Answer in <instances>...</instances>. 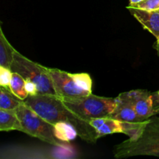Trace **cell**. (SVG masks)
Here are the masks:
<instances>
[{"label":"cell","mask_w":159,"mask_h":159,"mask_svg":"<svg viewBox=\"0 0 159 159\" xmlns=\"http://www.w3.org/2000/svg\"><path fill=\"white\" fill-rule=\"evenodd\" d=\"M113 154L116 158L139 155L159 157V117L154 116L145 120L134 135L113 148Z\"/></svg>","instance_id":"obj_2"},{"label":"cell","mask_w":159,"mask_h":159,"mask_svg":"<svg viewBox=\"0 0 159 159\" xmlns=\"http://www.w3.org/2000/svg\"><path fill=\"white\" fill-rule=\"evenodd\" d=\"M154 48H155V49L156 50L157 54H158V57H159V40H156V42H155V45H154Z\"/></svg>","instance_id":"obj_19"},{"label":"cell","mask_w":159,"mask_h":159,"mask_svg":"<svg viewBox=\"0 0 159 159\" xmlns=\"http://www.w3.org/2000/svg\"><path fill=\"white\" fill-rule=\"evenodd\" d=\"M158 95H159V91H158Z\"/></svg>","instance_id":"obj_20"},{"label":"cell","mask_w":159,"mask_h":159,"mask_svg":"<svg viewBox=\"0 0 159 159\" xmlns=\"http://www.w3.org/2000/svg\"><path fill=\"white\" fill-rule=\"evenodd\" d=\"M109 117L130 123H139L145 120L137 113L129 92L120 93L116 97V108Z\"/></svg>","instance_id":"obj_9"},{"label":"cell","mask_w":159,"mask_h":159,"mask_svg":"<svg viewBox=\"0 0 159 159\" xmlns=\"http://www.w3.org/2000/svg\"><path fill=\"white\" fill-rule=\"evenodd\" d=\"M142 1H144V0H129V2H130L129 6H134V5L138 4Z\"/></svg>","instance_id":"obj_18"},{"label":"cell","mask_w":159,"mask_h":159,"mask_svg":"<svg viewBox=\"0 0 159 159\" xmlns=\"http://www.w3.org/2000/svg\"><path fill=\"white\" fill-rule=\"evenodd\" d=\"M61 99L70 110L89 123L94 119L109 117L116 106V97L98 96L93 93L78 99Z\"/></svg>","instance_id":"obj_6"},{"label":"cell","mask_w":159,"mask_h":159,"mask_svg":"<svg viewBox=\"0 0 159 159\" xmlns=\"http://www.w3.org/2000/svg\"><path fill=\"white\" fill-rule=\"evenodd\" d=\"M23 101L26 105L53 125L60 123L71 125L78 136L89 144H95L99 138L95 127L89 121L82 119L70 110L57 96L48 95L29 96Z\"/></svg>","instance_id":"obj_1"},{"label":"cell","mask_w":159,"mask_h":159,"mask_svg":"<svg viewBox=\"0 0 159 159\" xmlns=\"http://www.w3.org/2000/svg\"><path fill=\"white\" fill-rule=\"evenodd\" d=\"M60 99H78L91 95L93 80L88 73H69L47 67Z\"/></svg>","instance_id":"obj_3"},{"label":"cell","mask_w":159,"mask_h":159,"mask_svg":"<svg viewBox=\"0 0 159 159\" xmlns=\"http://www.w3.org/2000/svg\"><path fill=\"white\" fill-rule=\"evenodd\" d=\"M127 9L144 30L150 32L156 40H159V10H143L130 6Z\"/></svg>","instance_id":"obj_10"},{"label":"cell","mask_w":159,"mask_h":159,"mask_svg":"<svg viewBox=\"0 0 159 159\" xmlns=\"http://www.w3.org/2000/svg\"><path fill=\"white\" fill-rule=\"evenodd\" d=\"M12 70L5 67L0 66V85L5 88H9Z\"/></svg>","instance_id":"obj_16"},{"label":"cell","mask_w":159,"mask_h":159,"mask_svg":"<svg viewBox=\"0 0 159 159\" xmlns=\"http://www.w3.org/2000/svg\"><path fill=\"white\" fill-rule=\"evenodd\" d=\"M130 6L137 8V9H143V10H159V0H144L138 4Z\"/></svg>","instance_id":"obj_15"},{"label":"cell","mask_w":159,"mask_h":159,"mask_svg":"<svg viewBox=\"0 0 159 159\" xmlns=\"http://www.w3.org/2000/svg\"><path fill=\"white\" fill-rule=\"evenodd\" d=\"M9 89L22 100H25L29 96V93L26 88V81L16 72H12Z\"/></svg>","instance_id":"obj_14"},{"label":"cell","mask_w":159,"mask_h":159,"mask_svg":"<svg viewBox=\"0 0 159 159\" xmlns=\"http://www.w3.org/2000/svg\"><path fill=\"white\" fill-rule=\"evenodd\" d=\"M0 130L1 131L18 130L23 132V126L16 113V110L0 109Z\"/></svg>","instance_id":"obj_11"},{"label":"cell","mask_w":159,"mask_h":159,"mask_svg":"<svg viewBox=\"0 0 159 159\" xmlns=\"http://www.w3.org/2000/svg\"><path fill=\"white\" fill-rule=\"evenodd\" d=\"M137 113L142 119L147 120L159 114V95L158 91L144 89L128 91Z\"/></svg>","instance_id":"obj_7"},{"label":"cell","mask_w":159,"mask_h":159,"mask_svg":"<svg viewBox=\"0 0 159 159\" xmlns=\"http://www.w3.org/2000/svg\"><path fill=\"white\" fill-rule=\"evenodd\" d=\"M11 70L20 74L25 80L27 79L34 82L37 89L38 95L57 96L47 67L30 60L16 51Z\"/></svg>","instance_id":"obj_5"},{"label":"cell","mask_w":159,"mask_h":159,"mask_svg":"<svg viewBox=\"0 0 159 159\" xmlns=\"http://www.w3.org/2000/svg\"><path fill=\"white\" fill-rule=\"evenodd\" d=\"M25 81H26V88L28 93H29V96H34L38 95V92H37V89L36 87L35 84L31 82V81L27 80V79Z\"/></svg>","instance_id":"obj_17"},{"label":"cell","mask_w":159,"mask_h":159,"mask_svg":"<svg viewBox=\"0 0 159 159\" xmlns=\"http://www.w3.org/2000/svg\"><path fill=\"white\" fill-rule=\"evenodd\" d=\"M16 50L10 44L0 26V66L11 69L14 53Z\"/></svg>","instance_id":"obj_12"},{"label":"cell","mask_w":159,"mask_h":159,"mask_svg":"<svg viewBox=\"0 0 159 159\" xmlns=\"http://www.w3.org/2000/svg\"><path fill=\"white\" fill-rule=\"evenodd\" d=\"M143 122H124L113 118L105 117L93 120L90 121V124L95 127L100 138L105 135L117 133L125 134L129 137H131L139 130Z\"/></svg>","instance_id":"obj_8"},{"label":"cell","mask_w":159,"mask_h":159,"mask_svg":"<svg viewBox=\"0 0 159 159\" xmlns=\"http://www.w3.org/2000/svg\"><path fill=\"white\" fill-rule=\"evenodd\" d=\"M23 100L16 96L9 89L1 86L0 88V109L7 110H16Z\"/></svg>","instance_id":"obj_13"},{"label":"cell","mask_w":159,"mask_h":159,"mask_svg":"<svg viewBox=\"0 0 159 159\" xmlns=\"http://www.w3.org/2000/svg\"><path fill=\"white\" fill-rule=\"evenodd\" d=\"M16 113L23 126V133L54 147H65L64 141L56 136L55 126L43 119L25 102L16 110Z\"/></svg>","instance_id":"obj_4"}]
</instances>
